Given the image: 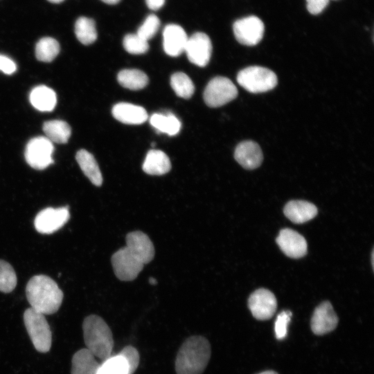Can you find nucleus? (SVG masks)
Listing matches in <instances>:
<instances>
[{
	"instance_id": "1",
	"label": "nucleus",
	"mask_w": 374,
	"mask_h": 374,
	"mask_svg": "<svg viewBox=\"0 0 374 374\" xmlns=\"http://www.w3.org/2000/svg\"><path fill=\"white\" fill-rule=\"evenodd\" d=\"M125 240L126 246L112 255L111 262L119 280L131 281L154 258V247L148 235L139 231L127 233Z\"/></svg>"
},
{
	"instance_id": "2",
	"label": "nucleus",
	"mask_w": 374,
	"mask_h": 374,
	"mask_svg": "<svg viewBox=\"0 0 374 374\" xmlns=\"http://www.w3.org/2000/svg\"><path fill=\"white\" fill-rule=\"evenodd\" d=\"M26 294L30 308L44 315L55 313L64 296L56 282L46 275L33 276L26 285Z\"/></svg>"
},
{
	"instance_id": "3",
	"label": "nucleus",
	"mask_w": 374,
	"mask_h": 374,
	"mask_svg": "<svg viewBox=\"0 0 374 374\" xmlns=\"http://www.w3.org/2000/svg\"><path fill=\"white\" fill-rule=\"evenodd\" d=\"M211 355L208 340L201 335L187 338L177 352L175 368L177 374H202Z\"/></svg>"
},
{
	"instance_id": "4",
	"label": "nucleus",
	"mask_w": 374,
	"mask_h": 374,
	"mask_svg": "<svg viewBox=\"0 0 374 374\" xmlns=\"http://www.w3.org/2000/svg\"><path fill=\"white\" fill-rule=\"evenodd\" d=\"M82 330L86 348L103 362L112 357L114 339L111 329L105 320L96 314L84 318Z\"/></svg>"
},
{
	"instance_id": "5",
	"label": "nucleus",
	"mask_w": 374,
	"mask_h": 374,
	"mask_svg": "<svg viewBox=\"0 0 374 374\" xmlns=\"http://www.w3.org/2000/svg\"><path fill=\"white\" fill-rule=\"evenodd\" d=\"M24 322L35 348L40 353L48 352L52 333L44 315L29 308L24 313Z\"/></svg>"
},
{
	"instance_id": "6",
	"label": "nucleus",
	"mask_w": 374,
	"mask_h": 374,
	"mask_svg": "<svg viewBox=\"0 0 374 374\" xmlns=\"http://www.w3.org/2000/svg\"><path fill=\"white\" fill-rule=\"evenodd\" d=\"M237 82L248 91L256 93L274 89L278 83V78L275 73L269 69L251 66L239 71Z\"/></svg>"
},
{
	"instance_id": "7",
	"label": "nucleus",
	"mask_w": 374,
	"mask_h": 374,
	"mask_svg": "<svg viewBox=\"0 0 374 374\" xmlns=\"http://www.w3.org/2000/svg\"><path fill=\"white\" fill-rule=\"evenodd\" d=\"M238 89L231 80L222 76L211 79L204 91V100L210 107H221L235 99Z\"/></svg>"
},
{
	"instance_id": "8",
	"label": "nucleus",
	"mask_w": 374,
	"mask_h": 374,
	"mask_svg": "<svg viewBox=\"0 0 374 374\" xmlns=\"http://www.w3.org/2000/svg\"><path fill=\"white\" fill-rule=\"evenodd\" d=\"M54 147L46 136L30 139L25 150V159L34 169L44 170L53 163L52 158Z\"/></svg>"
},
{
	"instance_id": "9",
	"label": "nucleus",
	"mask_w": 374,
	"mask_h": 374,
	"mask_svg": "<svg viewBox=\"0 0 374 374\" xmlns=\"http://www.w3.org/2000/svg\"><path fill=\"white\" fill-rule=\"evenodd\" d=\"M237 41L246 46H255L262 39L263 22L256 16H249L235 21L233 25Z\"/></svg>"
},
{
	"instance_id": "10",
	"label": "nucleus",
	"mask_w": 374,
	"mask_h": 374,
	"mask_svg": "<svg viewBox=\"0 0 374 374\" xmlns=\"http://www.w3.org/2000/svg\"><path fill=\"white\" fill-rule=\"evenodd\" d=\"M68 206L48 207L39 211L34 220L35 229L42 234H51L62 228L69 220Z\"/></svg>"
},
{
	"instance_id": "11",
	"label": "nucleus",
	"mask_w": 374,
	"mask_h": 374,
	"mask_svg": "<svg viewBox=\"0 0 374 374\" xmlns=\"http://www.w3.org/2000/svg\"><path fill=\"white\" fill-rule=\"evenodd\" d=\"M248 306L254 318L265 321L274 316L277 308V301L271 291L260 288L250 295Z\"/></svg>"
},
{
	"instance_id": "12",
	"label": "nucleus",
	"mask_w": 374,
	"mask_h": 374,
	"mask_svg": "<svg viewBox=\"0 0 374 374\" xmlns=\"http://www.w3.org/2000/svg\"><path fill=\"white\" fill-rule=\"evenodd\" d=\"M188 59L193 64L204 67L208 64L212 53V44L209 37L197 32L188 38L185 51Z\"/></svg>"
},
{
	"instance_id": "13",
	"label": "nucleus",
	"mask_w": 374,
	"mask_h": 374,
	"mask_svg": "<svg viewBox=\"0 0 374 374\" xmlns=\"http://www.w3.org/2000/svg\"><path fill=\"white\" fill-rule=\"evenodd\" d=\"M339 322L338 317L329 301H324L318 305L312 314L310 326L312 332L323 335L334 330Z\"/></svg>"
},
{
	"instance_id": "14",
	"label": "nucleus",
	"mask_w": 374,
	"mask_h": 374,
	"mask_svg": "<svg viewBox=\"0 0 374 374\" xmlns=\"http://www.w3.org/2000/svg\"><path fill=\"white\" fill-rule=\"evenodd\" d=\"M276 241L281 251L290 258H300L307 253L308 244L305 238L292 229H282Z\"/></svg>"
},
{
	"instance_id": "15",
	"label": "nucleus",
	"mask_w": 374,
	"mask_h": 374,
	"mask_svg": "<svg viewBox=\"0 0 374 374\" xmlns=\"http://www.w3.org/2000/svg\"><path fill=\"white\" fill-rule=\"evenodd\" d=\"M188 38L182 27L177 24H168L163 31L165 53L172 57L179 56L185 51Z\"/></svg>"
},
{
	"instance_id": "16",
	"label": "nucleus",
	"mask_w": 374,
	"mask_h": 374,
	"mask_svg": "<svg viewBox=\"0 0 374 374\" xmlns=\"http://www.w3.org/2000/svg\"><path fill=\"white\" fill-rule=\"evenodd\" d=\"M234 157L240 166L247 170L257 168L263 159L260 147L253 141L240 143L235 150Z\"/></svg>"
},
{
	"instance_id": "17",
	"label": "nucleus",
	"mask_w": 374,
	"mask_h": 374,
	"mask_svg": "<svg viewBox=\"0 0 374 374\" xmlns=\"http://www.w3.org/2000/svg\"><path fill=\"white\" fill-rule=\"evenodd\" d=\"M112 112L117 121L130 125L143 123L148 117L146 110L143 107L127 103L116 104Z\"/></svg>"
},
{
	"instance_id": "18",
	"label": "nucleus",
	"mask_w": 374,
	"mask_h": 374,
	"mask_svg": "<svg viewBox=\"0 0 374 374\" xmlns=\"http://www.w3.org/2000/svg\"><path fill=\"white\" fill-rule=\"evenodd\" d=\"M283 212L292 222L301 224L313 219L318 211L316 206L309 202L292 200L285 206Z\"/></svg>"
},
{
	"instance_id": "19",
	"label": "nucleus",
	"mask_w": 374,
	"mask_h": 374,
	"mask_svg": "<svg viewBox=\"0 0 374 374\" xmlns=\"http://www.w3.org/2000/svg\"><path fill=\"white\" fill-rule=\"evenodd\" d=\"M143 170L150 175H163L171 169V163L167 154L161 150H150L143 161Z\"/></svg>"
},
{
	"instance_id": "20",
	"label": "nucleus",
	"mask_w": 374,
	"mask_h": 374,
	"mask_svg": "<svg viewBox=\"0 0 374 374\" xmlns=\"http://www.w3.org/2000/svg\"><path fill=\"white\" fill-rule=\"evenodd\" d=\"M100 364L87 348L78 350L72 357L71 374H97Z\"/></svg>"
},
{
	"instance_id": "21",
	"label": "nucleus",
	"mask_w": 374,
	"mask_h": 374,
	"mask_svg": "<svg viewBox=\"0 0 374 374\" xmlns=\"http://www.w3.org/2000/svg\"><path fill=\"white\" fill-rule=\"evenodd\" d=\"M75 159L82 171L89 181L96 186H101L102 173L93 154L85 150H80L77 152Z\"/></svg>"
},
{
	"instance_id": "22",
	"label": "nucleus",
	"mask_w": 374,
	"mask_h": 374,
	"mask_svg": "<svg viewBox=\"0 0 374 374\" xmlns=\"http://www.w3.org/2000/svg\"><path fill=\"white\" fill-rule=\"evenodd\" d=\"M30 102L39 111L51 112L57 103L56 94L51 88L39 85L31 91Z\"/></svg>"
},
{
	"instance_id": "23",
	"label": "nucleus",
	"mask_w": 374,
	"mask_h": 374,
	"mask_svg": "<svg viewBox=\"0 0 374 374\" xmlns=\"http://www.w3.org/2000/svg\"><path fill=\"white\" fill-rule=\"evenodd\" d=\"M43 130L46 137L52 143H66L70 138L71 130L69 125L60 120L48 121L44 123Z\"/></svg>"
},
{
	"instance_id": "24",
	"label": "nucleus",
	"mask_w": 374,
	"mask_h": 374,
	"mask_svg": "<svg viewBox=\"0 0 374 374\" xmlns=\"http://www.w3.org/2000/svg\"><path fill=\"white\" fill-rule=\"evenodd\" d=\"M118 83L130 90H139L148 84V77L142 71L138 69H123L117 76Z\"/></svg>"
},
{
	"instance_id": "25",
	"label": "nucleus",
	"mask_w": 374,
	"mask_h": 374,
	"mask_svg": "<svg viewBox=\"0 0 374 374\" xmlns=\"http://www.w3.org/2000/svg\"><path fill=\"white\" fill-rule=\"evenodd\" d=\"M150 123L159 132L166 133L170 136L176 135L181 129L180 121L172 114L168 115L154 114L150 118Z\"/></svg>"
},
{
	"instance_id": "26",
	"label": "nucleus",
	"mask_w": 374,
	"mask_h": 374,
	"mask_svg": "<svg viewBox=\"0 0 374 374\" xmlns=\"http://www.w3.org/2000/svg\"><path fill=\"white\" fill-rule=\"evenodd\" d=\"M75 33L82 44L89 45L93 43L97 39L95 21L86 17H79L75 21Z\"/></svg>"
},
{
	"instance_id": "27",
	"label": "nucleus",
	"mask_w": 374,
	"mask_h": 374,
	"mask_svg": "<svg viewBox=\"0 0 374 374\" xmlns=\"http://www.w3.org/2000/svg\"><path fill=\"white\" fill-rule=\"evenodd\" d=\"M60 52V44L52 37H46L40 39L35 46V56L39 61L50 62L53 61Z\"/></svg>"
},
{
	"instance_id": "28",
	"label": "nucleus",
	"mask_w": 374,
	"mask_h": 374,
	"mask_svg": "<svg viewBox=\"0 0 374 374\" xmlns=\"http://www.w3.org/2000/svg\"><path fill=\"white\" fill-rule=\"evenodd\" d=\"M170 85L177 96L190 98L195 91V86L191 79L184 73L177 72L170 78Z\"/></svg>"
},
{
	"instance_id": "29",
	"label": "nucleus",
	"mask_w": 374,
	"mask_h": 374,
	"mask_svg": "<svg viewBox=\"0 0 374 374\" xmlns=\"http://www.w3.org/2000/svg\"><path fill=\"white\" fill-rule=\"evenodd\" d=\"M17 276L11 265L0 260V291L11 292L17 285Z\"/></svg>"
},
{
	"instance_id": "30",
	"label": "nucleus",
	"mask_w": 374,
	"mask_h": 374,
	"mask_svg": "<svg viewBox=\"0 0 374 374\" xmlns=\"http://www.w3.org/2000/svg\"><path fill=\"white\" fill-rule=\"evenodd\" d=\"M128 366L121 356L116 355L103 361L97 374H127Z\"/></svg>"
},
{
	"instance_id": "31",
	"label": "nucleus",
	"mask_w": 374,
	"mask_h": 374,
	"mask_svg": "<svg viewBox=\"0 0 374 374\" xmlns=\"http://www.w3.org/2000/svg\"><path fill=\"white\" fill-rule=\"evenodd\" d=\"M123 46L127 52L131 54H143L149 49L148 41L136 34H127L123 39Z\"/></svg>"
},
{
	"instance_id": "32",
	"label": "nucleus",
	"mask_w": 374,
	"mask_h": 374,
	"mask_svg": "<svg viewBox=\"0 0 374 374\" xmlns=\"http://www.w3.org/2000/svg\"><path fill=\"white\" fill-rule=\"evenodd\" d=\"M160 26L159 17L153 14L148 15L137 30L136 34L143 39L148 41L157 33Z\"/></svg>"
},
{
	"instance_id": "33",
	"label": "nucleus",
	"mask_w": 374,
	"mask_h": 374,
	"mask_svg": "<svg viewBox=\"0 0 374 374\" xmlns=\"http://www.w3.org/2000/svg\"><path fill=\"white\" fill-rule=\"evenodd\" d=\"M118 355L125 360L128 366L127 374H133L139 364L140 356L138 350L132 346H127Z\"/></svg>"
},
{
	"instance_id": "34",
	"label": "nucleus",
	"mask_w": 374,
	"mask_h": 374,
	"mask_svg": "<svg viewBox=\"0 0 374 374\" xmlns=\"http://www.w3.org/2000/svg\"><path fill=\"white\" fill-rule=\"evenodd\" d=\"M290 311H283L278 314L275 321V334L277 339L281 340L285 338L287 333V326L292 317Z\"/></svg>"
},
{
	"instance_id": "35",
	"label": "nucleus",
	"mask_w": 374,
	"mask_h": 374,
	"mask_svg": "<svg viewBox=\"0 0 374 374\" xmlns=\"http://www.w3.org/2000/svg\"><path fill=\"white\" fill-rule=\"evenodd\" d=\"M308 10L312 15L321 13L328 6L330 0H305Z\"/></svg>"
},
{
	"instance_id": "36",
	"label": "nucleus",
	"mask_w": 374,
	"mask_h": 374,
	"mask_svg": "<svg viewBox=\"0 0 374 374\" xmlns=\"http://www.w3.org/2000/svg\"><path fill=\"white\" fill-rule=\"evenodd\" d=\"M16 69L17 66L13 60L8 57L0 55V71L6 74H12Z\"/></svg>"
},
{
	"instance_id": "37",
	"label": "nucleus",
	"mask_w": 374,
	"mask_h": 374,
	"mask_svg": "<svg viewBox=\"0 0 374 374\" xmlns=\"http://www.w3.org/2000/svg\"><path fill=\"white\" fill-rule=\"evenodd\" d=\"M148 7L152 10L160 9L165 3V0H145Z\"/></svg>"
},
{
	"instance_id": "38",
	"label": "nucleus",
	"mask_w": 374,
	"mask_h": 374,
	"mask_svg": "<svg viewBox=\"0 0 374 374\" xmlns=\"http://www.w3.org/2000/svg\"><path fill=\"white\" fill-rule=\"evenodd\" d=\"M101 1L107 4H116L118 3L121 0H101Z\"/></svg>"
},
{
	"instance_id": "39",
	"label": "nucleus",
	"mask_w": 374,
	"mask_h": 374,
	"mask_svg": "<svg viewBox=\"0 0 374 374\" xmlns=\"http://www.w3.org/2000/svg\"><path fill=\"white\" fill-rule=\"evenodd\" d=\"M258 374H278V373L274 371H263Z\"/></svg>"
},
{
	"instance_id": "40",
	"label": "nucleus",
	"mask_w": 374,
	"mask_h": 374,
	"mask_svg": "<svg viewBox=\"0 0 374 374\" xmlns=\"http://www.w3.org/2000/svg\"><path fill=\"white\" fill-rule=\"evenodd\" d=\"M149 283L151 284V285H155L157 284V281L155 278H152V277H150L149 278Z\"/></svg>"
},
{
	"instance_id": "41",
	"label": "nucleus",
	"mask_w": 374,
	"mask_h": 374,
	"mask_svg": "<svg viewBox=\"0 0 374 374\" xmlns=\"http://www.w3.org/2000/svg\"><path fill=\"white\" fill-rule=\"evenodd\" d=\"M48 1L54 3H59L62 2L64 0H48Z\"/></svg>"
},
{
	"instance_id": "42",
	"label": "nucleus",
	"mask_w": 374,
	"mask_h": 374,
	"mask_svg": "<svg viewBox=\"0 0 374 374\" xmlns=\"http://www.w3.org/2000/svg\"><path fill=\"white\" fill-rule=\"evenodd\" d=\"M371 262H372V266L373 267V252L372 253V256H371Z\"/></svg>"
}]
</instances>
